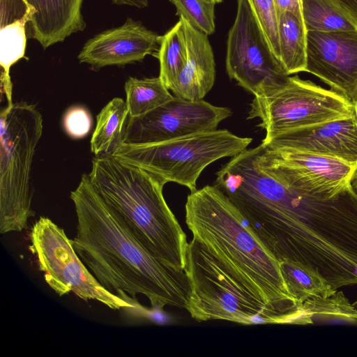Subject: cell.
Returning a JSON list of instances; mask_svg holds the SVG:
<instances>
[{
	"label": "cell",
	"instance_id": "1",
	"mask_svg": "<svg viewBox=\"0 0 357 357\" xmlns=\"http://www.w3.org/2000/svg\"><path fill=\"white\" fill-rule=\"evenodd\" d=\"M236 207L280 262L307 269L336 290L357 284V195L352 188L324 199L258 171L243 185Z\"/></svg>",
	"mask_w": 357,
	"mask_h": 357
},
{
	"label": "cell",
	"instance_id": "2",
	"mask_svg": "<svg viewBox=\"0 0 357 357\" xmlns=\"http://www.w3.org/2000/svg\"><path fill=\"white\" fill-rule=\"evenodd\" d=\"M70 199L77 216L74 249L105 289L135 305L142 294L151 308L187 310L191 288L185 273L162 264L139 243L97 192L89 174H82Z\"/></svg>",
	"mask_w": 357,
	"mask_h": 357
},
{
	"label": "cell",
	"instance_id": "3",
	"mask_svg": "<svg viewBox=\"0 0 357 357\" xmlns=\"http://www.w3.org/2000/svg\"><path fill=\"white\" fill-rule=\"evenodd\" d=\"M185 223L193 236L239 282L283 324L310 320L290 293L280 261L248 229L241 213L215 185L190 192Z\"/></svg>",
	"mask_w": 357,
	"mask_h": 357
},
{
	"label": "cell",
	"instance_id": "4",
	"mask_svg": "<svg viewBox=\"0 0 357 357\" xmlns=\"http://www.w3.org/2000/svg\"><path fill=\"white\" fill-rule=\"evenodd\" d=\"M89 176L139 243L162 264L184 271L188 242L164 198L166 181L112 155L94 158Z\"/></svg>",
	"mask_w": 357,
	"mask_h": 357
},
{
	"label": "cell",
	"instance_id": "5",
	"mask_svg": "<svg viewBox=\"0 0 357 357\" xmlns=\"http://www.w3.org/2000/svg\"><path fill=\"white\" fill-rule=\"evenodd\" d=\"M35 105L13 103L0 115V233L22 231L34 217L30 184L35 150L43 133Z\"/></svg>",
	"mask_w": 357,
	"mask_h": 357
},
{
	"label": "cell",
	"instance_id": "6",
	"mask_svg": "<svg viewBox=\"0 0 357 357\" xmlns=\"http://www.w3.org/2000/svg\"><path fill=\"white\" fill-rule=\"evenodd\" d=\"M184 272L191 288L187 310L195 321L283 324L195 238L188 245Z\"/></svg>",
	"mask_w": 357,
	"mask_h": 357
},
{
	"label": "cell",
	"instance_id": "7",
	"mask_svg": "<svg viewBox=\"0 0 357 357\" xmlns=\"http://www.w3.org/2000/svg\"><path fill=\"white\" fill-rule=\"evenodd\" d=\"M252 140L226 129L214 130L157 143L123 144L111 155L194 192L198 178L208 165L236 156Z\"/></svg>",
	"mask_w": 357,
	"mask_h": 357
},
{
	"label": "cell",
	"instance_id": "8",
	"mask_svg": "<svg viewBox=\"0 0 357 357\" xmlns=\"http://www.w3.org/2000/svg\"><path fill=\"white\" fill-rule=\"evenodd\" d=\"M357 104L343 95L298 76L284 84L255 96L248 119L259 118L264 138L348 116Z\"/></svg>",
	"mask_w": 357,
	"mask_h": 357
},
{
	"label": "cell",
	"instance_id": "9",
	"mask_svg": "<svg viewBox=\"0 0 357 357\" xmlns=\"http://www.w3.org/2000/svg\"><path fill=\"white\" fill-rule=\"evenodd\" d=\"M30 250L38 268L59 296L73 292L84 300H94L112 310L137 308L105 289L75 252L73 240L52 220L40 217L30 231Z\"/></svg>",
	"mask_w": 357,
	"mask_h": 357
},
{
	"label": "cell",
	"instance_id": "10",
	"mask_svg": "<svg viewBox=\"0 0 357 357\" xmlns=\"http://www.w3.org/2000/svg\"><path fill=\"white\" fill-rule=\"evenodd\" d=\"M258 167L283 184L312 196L332 199L351 188L357 167L337 158L293 149L258 146Z\"/></svg>",
	"mask_w": 357,
	"mask_h": 357
},
{
	"label": "cell",
	"instance_id": "11",
	"mask_svg": "<svg viewBox=\"0 0 357 357\" xmlns=\"http://www.w3.org/2000/svg\"><path fill=\"white\" fill-rule=\"evenodd\" d=\"M237 1V13L227 38V73L257 96L284 84L289 75L273 55L248 0Z\"/></svg>",
	"mask_w": 357,
	"mask_h": 357
},
{
	"label": "cell",
	"instance_id": "12",
	"mask_svg": "<svg viewBox=\"0 0 357 357\" xmlns=\"http://www.w3.org/2000/svg\"><path fill=\"white\" fill-rule=\"evenodd\" d=\"M230 109L200 100L191 101L176 96L137 117H128L123 144H146L216 130L231 116Z\"/></svg>",
	"mask_w": 357,
	"mask_h": 357
},
{
	"label": "cell",
	"instance_id": "13",
	"mask_svg": "<svg viewBox=\"0 0 357 357\" xmlns=\"http://www.w3.org/2000/svg\"><path fill=\"white\" fill-rule=\"evenodd\" d=\"M305 72L357 104V31H307Z\"/></svg>",
	"mask_w": 357,
	"mask_h": 357
},
{
	"label": "cell",
	"instance_id": "14",
	"mask_svg": "<svg viewBox=\"0 0 357 357\" xmlns=\"http://www.w3.org/2000/svg\"><path fill=\"white\" fill-rule=\"evenodd\" d=\"M268 149H286L337 158L357 167V107L351 115L264 138Z\"/></svg>",
	"mask_w": 357,
	"mask_h": 357
},
{
	"label": "cell",
	"instance_id": "15",
	"mask_svg": "<svg viewBox=\"0 0 357 357\" xmlns=\"http://www.w3.org/2000/svg\"><path fill=\"white\" fill-rule=\"evenodd\" d=\"M161 36L139 22L128 18L123 24L89 39L78 54L80 63L98 70L107 66H125L142 61L158 52Z\"/></svg>",
	"mask_w": 357,
	"mask_h": 357
},
{
	"label": "cell",
	"instance_id": "16",
	"mask_svg": "<svg viewBox=\"0 0 357 357\" xmlns=\"http://www.w3.org/2000/svg\"><path fill=\"white\" fill-rule=\"evenodd\" d=\"M182 19L187 44V59L171 91L178 98L197 101L203 100L214 84V55L208 36Z\"/></svg>",
	"mask_w": 357,
	"mask_h": 357
},
{
	"label": "cell",
	"instance_id": "17",
	"mask_svg": "<svg viewBox=\"0 0 357 357\" xmlns=\"http://www.w3.org/2000/svg\"><path fill=\"white\" fill-rule=\"evenodd\" d=\"M26 1L35 10L29 22L31 36L44 49L85 28L81 12L84 0Z\"/></svg>",
	"mask_w": 357,
	"mask_h": 357
},
{
	"label": "cell",
	"instance_id": "18",
	"mask_svg": "<svg viewBox=\"0 0 357 357\" xmlns=\"http://www.w3.org/2000/svg\"><path fill=\"white\" fill-rule=\"evenodd\" d=\"M278 22L282 68L288 75L305 72L307 30L302 15L286 11L278 16Z\"/></svg>",
	"mask_w": 357,
	"mask_h": 357
},
{
	"label": "cell",
	"instance_id": "19",
	"mask_svg": "<svg viewBox=\"0 0 357 357\" xmlns=\"http://www.w3.org/2000/svg\"><path fill=\"white\" fill-rule=\"evenodd\" d=\"M128 116L126 103L121 98H113L101 109L91 139L95 155H111L123 144Z\"/></svg>",
	"mask_w": 357,
	"mask_h": 357
},
{
	"label": "cell",
	"instance_id": "20",
	"mask_svg": "<svg viewBox=\"0 0 357 357\" xmlns=\"http://www.w3.org/2000/svg\"><path fill=\"white\" fill-rule=\"evenodd\" d=\"M302 16L307 31H357V20L337 0H302Z\"/></svg>",
	"mask_w": 357,
	"mask_h": 357
},
{
	"label": "cell",
	"instance_id": "21",
	"mask_svg": "<svg viewBox=\"0 0 357 357\" xmlns=\"http://www.w3.org/2000/svg\"><path fill=\"white\" fill-rule=\"evenodd\" d=\"M157 57L160 62L159 77L165 86L172 90L187 59V44L182 18L161 36Z\"/></svg>",
	"mask_w": 357,
	"mask_h": 357
},
{
	"label": "cell",
	"instance_id": "22",
	"mask_svg": "<svg viewBox=\"0 0 357 357\" xmlns=\"http://www.w3.org/2000/svg\"><path fill=\"white\" fill-rule=\"evenodd\" d=\"M128 117L143 115L173 98L169 89L158 77H130L125 83Z\"/></svg>",
	"mask_w": 357,
	"mask_h": 357
},
{
	"label": "cell",
	"instance_id": "23",
	"mask_svg": "<svg viewBox=\"0 0 357 357\" xmlns=\"http://www.w3.org/2000/svg\"><path fill=\"white\" fill-rule=\"evenodd\" d=\"M280 264L288 289L300 304L313 298L331 296L337 291L307 269L287 261Z\"/></svg>",
	"mask_w": 357,
	"mask_h": 357
},
{
	"label": "cell",
	"instance_id": "24",
	"mask_svg": "<svg viewBox=\"0 0 357 357\" xmlns=\"http://www.w3.org/2000/svg\"><path fill=\"white\" fill-rule=\"evenodd\" d=\"M305 312L313 324L341 323L355 324L356 309L342 291L326 298H313L303 303Z\"/></svg>",
	"mask_w": 357,
	"mask_h": 357
},
{
	"label": "cell",
	"instance_id": "25",
	"mask_svg": "<svg viewBox=\"0 0 357 357\" xmlns=\"http://www.w3.org/2000/svg\"><path fill=\"white\" fill-rule=\"evenodd\" d=\"M177 15L195 29L206 34L215 31V2L208 0H170Z\"/></svg>",
	"mask_w": 357,
	"mask_h": 357
},
{
	"label": "cell",
	"instance_id": "26",
	"mask_svg": "<svg viewBox=\"0 0 357 357\" xmlns=\"http://www.w3.org/2000/svg\"><path fill=\"white\" fill-rule=\"evenodd\" d=\"M248 1L273 55L280 64L278 18L273 0Z\"/></svg>",
	"mask_w": 357,
	"mask_h": 357
},
{
	"label": "cell",
	"instance_id": "27",
	"mask_svg": "<svg viewBox=\"0 0 357 357\" xmlns=\"http://www.w3.org/2000/svg\"><path fill=\"white\" fill-rule=\"evenodd\" d=\"M92 123L91 114L82 106L68 108L63 117V128L67 135L73 139L86 137L91 129Z\"/></svg>",
	"mask_w": 357,
	"mask_h": 357
},
{
	"label": "cell",
	"instance_id": "28",
	"mask_svg": "<svg viewBox=\"0 0 357 357\" xmlns=\"http://www.w3.org/2000/svg\"><path fill=\"white\" fill-rule=\"evenodd\" d=\"M273 2L278 18L286 11L302 15V0H273Z\"/></svg>",
	"mask_w": 357,
	"mask_h": 357
},
{
	"label": "cell",
	"instance_id": "29",
	"mask_svg": "<svg viewBox=\"0 0 357 357\" xmlns=\"http://www.w3.org/2000/svg\"><path fill=\"white\" fill-rule=\"evenodd\" d=\"M117 5H126L139 8H145L149 4V0H112Z\"/></svg>",
	"mask_w": 357,
	"mask_h": 357
},
{
	"label": "cell",
	"instance_id": "30",
	"mask_svg": "<svg viewBox=\"0 0 357 357\" xmlns=\"http://www.w3.org/2000/svg\"><path fill=\"white\" fill-rule=\"evenodd\" d=\"M357 20V0H337Z\"/></svg>",
	"mask_w": 357,
	"mask_h": 357
},
{
	"label": "cell",
	"instance_id": "31",
	"mask_svg": "<svg viewBox=\"0 0 357 357\" xmlns=\"http://www.w3.org/2000/svg\"><path fill=\"white\" fill-rule=\"evenodd\" d=\"M351 185L352 190L357 195V170L356 171V172L351 179Z\"/></svg>",
	"mask_w": 357,
	"mask_h": 357
},
{
	"label": "cell",
	"instance_id": "32",
	"mask_svg": "<svg viewBox=\"0 0 357 357\" xmlns=\"http://www.w3.org/2000/svg\"><path fill=\"white\" fill-rule=\"evenodd\" d=\"M208 1L215 2V3H220L222 1V0H208Z\"/></svg>",
	"mask_w": 357,
	"mask_h": 357
},
{
	"label": "cell",
	"instance_id": "33",
	"mask_svg": "<svg viewBox=\"0 0 357 357\" xmlns=\"http://www.w3.org/2000/svg\"><path fill=\"white\" fill-rule=\"evenodd\" d=\"M354 307L357 310V301H356L354 303H352Z\"/></svg>",
	"mask_w": 357,
	"mask_h": 357
},
{
	"label": "cell",
	"instance_id": "34",
	"mask_svg": "<svg viewBox=\"0 0 357 357\" xmlns=\"http://www.w3.org/2000/svg\"><path fill=\"white\" fill-rule=\"evenodd\" d=\"M354 317H355V319L357 320V311H356V314H355Z\"/></svg>",
	"mask_w": 357,
	"mask_h": 357
}]
</instances>
